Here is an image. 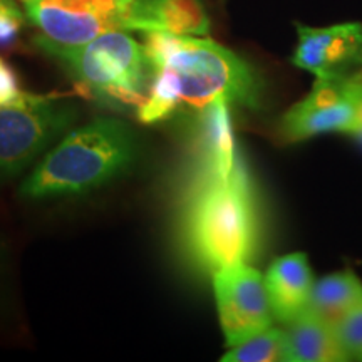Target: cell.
<instances>
[{
    "mask_svg": "<svg viewBox=\"0 0 362 362\" xmlns=\"http://www.w3.org/2000/svg\"><path fill=\"white\" fill-rule=\"evenodd\" d=\"M361 64H362V57H361Z\"/></svg>",
    "mask_w": 362,
    "mask_h": 362,
    "instance_id": "603a6c76",
    "label": "cell"
},
{
    "mask_svg": "<svg viewBox=\"0 0 362 362\" xmlns=\"http://www.w3.org/2000/svg\"><path fill=\"white\" fill-rule=\"evenodd\" d=\"M98 2H106V4H111V6H115L119 8L121 12H123V24H124V16L126 12L129 11V7L133 6L134 0H98ZM124 30V29H123Z\"/></svg>",
    "mask_w": 362,
    "mask_h": 362,
    "instance_id": "ffe728a7",
    "label": "cell"
},
{
    "mask_svg": "<svg viewBox=\"0 0 362 362\" xmlns=\"http://www.w3.org/2000/svg\"><path fill=\"white\" fill-rule=\"evenodd\" d=\"M349 134L352 136V138H354V139H356V141H357V143H359V144H362V126H356V128H354V129H352Z\"/></svg>",
    "mask_w": 362,
    "mask_h": 362,
    "instance_id": "44dd1931",
    "label": "cell"
},
{
    "mask_svg": "<svg viewBox=\"0 0 362 362\" xmlns=\"http://www.w3.org/2000/svg\"><path fill=\"white\" fill-rule=\"evenodd\" d=\"M362 305V282L352 270H342L315 280L307 309L336 324Z\"/></svg>",
    "mask_w": 362,
    "mask_h": 362,
    "instance_id": "5bb4252c",
    "label": "cell"
},
{
    "mask_svg": "<svg viewBox=\"0 0 362 362\" xmlns=\"http://www.w3.org/2000/svg\"><path fill=\"white\" fill-rule=\"evenodd\" d=\"M25 13L40 30L37 44L79 47L107 30H123V12L98 0H25Z\"/></svg>",
    "mask_w": 362,
    "mask_h": 362,
    "instance_id": "52a82bcc",
    "label": "cell"
},
{
    "mask_svg": "<svg viewBox=\"0 0 362 362\" xmlns=\"http://www.w3.org/2000/svg\"><path fill=\"white\" fill-rule=\"evenodd\" d=\"M24 96L25 90L21 89L16 72L0 57V106L17 103Z\"/></svg>",
    "mask_w": 362,
    "mask_h": 362,
    "instance_id": "ac0fdd59",
    "label": "cell"
},
{
    "mask_svg": "<svg viewBox=\"0 0 362 362\" xmlns=\"http://www.w3.org/2000/svg\"><path fill=\"white\" fill-rule=\"evenodd\" d=\"M334 327L349 361H362V305L339 319Z\"/></svg>",
    "mask_w": 362,
    "mask_h": 362,
    "instance_id": "2e32d148",
    "label": "cell"
},
{
    "mask_svg": "<svg viewBox=\"0 0 362 362\" xmlns=\"http://www.w3.org/2000/svg\"><path fill=\"white\" fill-rule=\"evenodd\" d=\"M230 103L225 99L211 103L200 110L197 129V176H220L226 178L237 168L240 158L235 148Z\"/></svg>",
    "mask_w": 362,
    "mask_h": 362,
    "instance_id": "8fae6325",
    "label": "cell"
},
{
    "mask_svg": "<svg viewBox=\"0 0 362 362\" xmlns=\"http://www.w3.org/2000/svg\"><path fill=\"white\" fill-rule=\"evenodd\" d=\"M291 362H346L349 361L332 322L305 307L285 324Z\"/></svg>",
    "mask_w": 362,
    "mask_h": 362,
    "instance_id": "4fadbf2b",
    "label": "cell"
},
{
    "mask_svg": "<svg viewBox=\"0 0 362 362\" xmlns=\"http://www.w3.org/2000/svg\"><path fill=\"white\" fill-rule=\"evenodd\" d=\"M124 30L173 35H206L210 19L200 0H134L124 16Z\"/></svg>",
    "mask_w": 362,
    "mask_h": 362,
    "instance_id": "30bf717a",
    "label": "cell"
},
{
    "mask_svg": "<svg viewBox=\"0 0 362 362\" xmlns=\"http://www.w3.org/2000/svg\"><path fill=\"white\" fill-rule=\"evenodd\" d=\"M185 240L197 262L211 272L250 259L257 216L242 161L226 178L197 176L185 211Z\"/></svg>",
    "mask_w": 362,
    "mask_h": 362,
    "instance_id": "7a4b0ae2",
    "label": "cell"
},
{
    "mask_svg": "<svg viewBox=\"0 0 362 362\" xmlns=\"http://www.w3.org/2000/svg\"><path fill=\"white\" fill-rule=\"evenodd\" d=\"M298 44L292 62L315 78L349 74L352 66L361 64L362 24L347 22L330 27L297 24Z\"/></svg>",
    "mask_w": 362,
    "mask_h": 362,
    "instance_id": "9c48e42d",
    "label": "cell"
},
{
    "mask_svg": "<svg viewBox=\"0 0 362 362\" xmlns=\"http://www.w3.org/2000/svg\"><path fill=\"white\" fill-rule=\"evenodd\" d=\"M356 124L349 72L334 78H315L310 93L285 111L279 133L284 141L298 143L324 133L349 134Z\"/></svg>",
    "mask_w": 362,
    "mask_h": 362,
    "instance_id": "ba28073f",
    "label": "cell"
},
{
    "mask_svg": "<svg viewBox=\"0 0 362 362\" xmlns=\"http://www.w3.org/2000/svg\"><path fill=\"white\" fill-rule=\"evenodd\" d=\"M264 279L272 312L282 324L291 322L309 304L315 280L305 253L279 257L272 262Z\"/></svg>",
    "mask_w": 362,
    "mask_h": 362,
    "instance_id": "7c38bea8",
    "label": "cell"
},
{
    "mask_svg": "<svg viewBox=\"0 0 362 362\" xmlns=\"http://www.w3.org/2000/svg\"><path fill=\"white\" fill-rule=\"evenodd\" d=\"M138 155L134 134L115 117L67 133L21 187L24 198L81 194L124 173Z\"/></svg>",
    "mask_w": 362,
    "mask_h": 362,
    "instance_id": "3957f363",
    "label": "cell"
},
{
    "mask_svg": "<svg viewBox=\"0 0 362 362\" xmlns=\"http://www.w3.org/2000/svg\"><path fill=\"white\" fill-rule=\"evenodd\" d=\"M76 119L78 110L56 96L25 93L0 106V181L21 175Z\"/></svg>",
    "mask_w": 362,
    "mask_h": 362,
    "instance_id": "5b68a950",
    "label": "cell"
},
{
    "mask_svg": "<svg viewBox=\"0 0 362 362\" xmlns=\"http://www.w3.org/2000/svg\"><path fill=\"white\" fill-rule=\"evenodd\" d=\"M24 2H25V0H24Z\"/></svg>",
    "mask_w": 362,
    "mask_h": 362,
    "instance_id": "d4e9b609",
    "label": "cell"
},
{
    "mask_svg": "<svg viewBox=\"0 0 362 362\" xmlns=\"http://www.w3.org/2000/svg\"><path fill=\"white\" fill-rule=\"evenodd\" d=\"M37 45L61 62L79 90L104 106L138 110L148 96L146 52L126 30H107L79 47Z\"/></svg>",
    "mask_w": 362,
    "mask_h": 362,
    "instance_id": "277c9868",
    "label": "cell"
},
{
    "mask_svg": "<svg viewBox=\"0 0 362 362\" xmlns=\"http://www.w3.org/2000/svg\"><path fill=\"white\" fill-rule=\"evenodd\" d=\"M24 16L13 0H2L0 2V45H11L19 35Z\"/></svg>",
    "mask_w": 362,
    "mask_h": 362,
    "instance_id": "e0dca14e",
    "label": "cell"
},
{
    "mask_svg": "<svg viewBox=\"0 0 362 362\" xmlns=\"http://www.w3.org/2000/svg\"><path fill=\"white\" fill-rule=\"evenodd\" d=\"M223 362H291V351L285 329L274 325L253 334L245 341L230 347L221 356Z\"/></svg>",
    "mask_w": 362,
    "mask_h": 362,
    "instance_id": "9a60e30c",
    "label": "cell"
},
{
    "mask_svg": "<svg viewBox=\"0 0 362 362\" xmlns=\"http://www.w3.org/2000/svg\"><path fill=\"white\" fill-rule=\"evenodd\" d=\"M351 86H352V98H354V106H356V119H357L356 126H362V72H354V74H351Z\"/></svg>",
    "mask_w": 362,
    "mask_h": 362,
    "instance_id": "d6986e66",
    "label": "cell"
},
{
    "mask_svg": "<svg viewBox=\"0 0 362 362\" xmlns=\"http://www.w3.org/2000/svg\"><path fill=\"white\" fill-rule=\"evenodd\" d=\"M0 253H2V245H0Z\"/></svg>",
    "mask_w": 362,
    "mask_h": 362,
    "instance_id": "7402d4cb",
    "label": "cell"
},
{
    "mask_svg": "<svg viewBox=\"0 0 362 362\" xmlns=\"http://www.w3.org/2000/svg\"><path fill=\"white\" fill-rule=\"evenodd\" d=\"M214 292L228 347L274 325L265 279L247 262L215 270Z\"/></svg>",
    "mask_w": 362,
    "mask_h": 362,
    "instance_id": "8992f818",
    "label": "cell"
},
{
    "mask_svg": "<svg viewBox=\"0 0 362 362\" xmlns=\"http://www.w3.org/2000/svg\"><path fill=\"white\" fill-rule=\"evenodd\" d=\"M148 96L138 107L141 123L168 119L181 106L203 110L225 99L257 110L262 86L245 59L200 35L146 33Z\"/></svg>",
    "mask_w": 362,
    "mask_h": 362,
    "instance_id": "6da1fadb",
    "label": "cell"
},
{
    "mask_svg": "<svg viewBox=\"0 0 362 362\" xmlns=\"http://www.w3.org/2000/svg\"><path fill=\"white\" fill-rule=\"evenodd\" d=\"M0 2H2V0H0Z\"/></svg>",
    "mask_w": 362,
    "mask_h": 362,
    "instance_id": "cb8c5ba5",
    "label": "cell"
}]
</instances>
